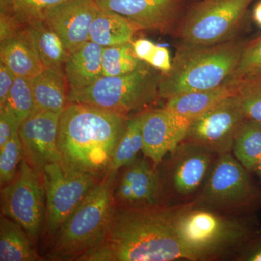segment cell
Segmentation results:
<instances>
[{
  "mask_svg": "<svg viewBox=\"0 0 261 261\" xmlns=\"http://www.w3.org/2000/svg\"><path fill=\"white\" fill-rule=\"evenodd\" d=\"M181 207H115L102 244L80 260H198L176 233Z\"/></svg>",
  "mask_w": 261,
  "mask_h": 261,
  "instance_id": "1",
  "label": "cell"
},
{
  "mask_svg": "<svg viewBox=\"0 0 261 261\" xmlns=\"http://www.w3.org/2000/svg\"><path fill=\"white\" fill-rule=\"evenodd\" d=\"M127 121L126 116L120 113L68 102L58 127L61 166L70 172L102 179L109 171Z\"/></svg>",
  "mask_w": 261,
  "mask_h": 261,
  "instance_id": "2",
  "label": "cell"
},
{
  "mask_svg": "<svg viewBox=\"0 0 261 261\" xmlns=\"http://www.w3.org/2000/svg\"><path fill=\"white\" fill-rule=\"evenodd\" d=\"M245 44L226 42L209 46L181 44L172 68L161 73L159 97L219 87L232 79Z\"/></svg>",
  "mask_w": 261,
  "mask_h": 261,
  "instance_id": "3",
  "label": "cell"
},
{
  "mask_svg": "<svg viewBox=\"0 0 261 261\" xmlns=\"http://www.w3.org/2000/svg\"><path fill=\"white\" fill-rule=\"evenodd\" d=\"M116 176L108 173L89 190L57 233L48 260H80L102 244L115 208Z\"/></svg>",
  "mask_w": 261,
  "mask_h": 261,
  "instance_id": "4",
  "label": "cell"
},
{
  "mask_svg": "<svg viewBox=\"0 0 261 261\" xmlns=\"http://www.w3.org/2000/svg\"><path fill=\"white\" fill-rule=\"evenodd\" d=\"M147 64L117 76H105L86 88L69 90L68 102L81 103L126 116L155 100L161 73Z\"/></svg>",
  "mask_w": 261,
  "mask_h": 261,
  "instance_id": "5",
  "label": "cell"
},
{
  "mask_svg": "<svg viewBox=\"0 0 261 261\" xmlns=\"http://www.w3.org/2000/svg\"><path fill=\"white\" fill-rule=\"evenodd\" d=\"M176 230L184 246L198 260H206L238 245L249 232L247 226L238 220L196 206L195 202L182 205L176 217Z\"/></svg>",
  "mask_w": 261,
  "mask_h": 261,
  "instance_id": "6",
  "label": "cell"
},
{
  "mask_svg": "<svg viewBox=\"0 0 261 261\" xmlns=\"http://www.w3.org/2000/svg\"><path fill=\"white\" fill-rule=\"evenodd\" d=\"M219 156L195 205L226 212L245 210L259 203L260 188L252 181L246 168L230 152Z\"/></svg>",
  "mask_w": 261,
  "mask_h": 261,
  "instance_id": "7",
  "label": "cell"
},
{
  "mask_svg": "<svg viewBox=\"0 0 261 261\" xmlns=\"http://www.w3.org/2000/svg\"><path fill=\"white\" fill-rule=\"evenodd\" d=\"M1 212L37 243L45 227V189L41 173L24 159L13 181L2 187Z\"/></svg>",
  "mask_w": 261,
  "mask_h": 261,
  "instance_id": "8",
  "label": "cell"
},
{
  "mask_svg": "<svg viewBox=\"0 0 261 261\" xmlns=\"http://www.w3.org/2000/svg\"><path fill=\"white\" fill-rule=\"evenodd\" d=\"M254 0H202L180 28L182 44L209 46L228 41Z\"/></svg>",
  "mask_w": 261,
  "mask_h": 261,
  "instance_id": "9",
  "label": "cell"
},
{
  "mask_svg": "<svg viewBox=\"0 0 261 261\" xmlns=\"http://www.w3.org/2000/svg\"><path fill=\"white\" fill-rule=\"evenodd\" d=\"M46 192L45 229L57 234L70 215L99 180L85 173L70 172L61 163H49L41 171Z\"/></svg>",
  "mask_w": 261,
  "mask_h": 261,
  "instance_id": "10",
  "label": "cell"
},
{
  "mask_svg": "<svg viewBox=\"0 0 261 261\" xmlns=\"http://www.w3.org/2000/svg\"><path fill=\"white\" fill-rule=\"evenodd\" d=\"M245 120L238 94L230 96L192 121L183 142L213 154L229 153Z\"/></svg>",
  "mask_w": 261,
  "mask_h": 261,
  "instance_id": "11",
  "label": "cell"
},
{
  "mask_svg": "<svg viewBox=\"0 0 261 261\" xmlns=\"http://www.w3.org/2000/svg\"><path fill=\"white\" fill-rule=\"evenodd\" d=\"M60 116L37 109L19 126L23 159L40 173L49 163H61L58 147Z\"/></svg>",
  "mask_w": 261,
  "mask_h": 261,
  "instance_id": "12",
  "label": "cell"
},
{
  "mask_svg": "<svg viewBox=\"0 0 261 261\" xmlns=\"http://www.w3.org/2000/svg\"><path fill=\"white\" fill-rule=\"evenodd\" d=\"M100 8L95 0H68L48 10L43 20L56 32L68 53L89 41V30Z\"/></svg>",
  "mask_w": 261,
  "mask_h": 261,
  "instance_id": "13",
  "label": "cell"
},
{
  "mask_svg": "<svg viewBox=\"0 0 261 261\" xmlns=\"http://www.w3.org/2000/svg\"><path fill=\"white\" fill-rule=\"evenodd\" d=\"M99 8L122 15L140 29L167 30L177 19L180 0H95Z\"/></svg>",
  "mask_w": 261,
  "mask_h": 261,
  "instance_id": "14",
  "label": "cell"
},
{
  "mask_svg": "<svg viewBox=\"0 0 261 261\" xmlns=\"http://www.w3.org/2000/svg\"><path fill=\"white\" fill-rule=\"evenodd\" d=\"M142 152L154 165L177 148L184 137L172 114L166 108L142 113Z\"/></svg>",
  "mask_w": 261,
  "mask_h": 261,
  "instance_id": "15",
  "label": "cell"
},
{
  "mask_svg": "<svg viewBox=\"0 0 261 261\" xmlns=\"http://www.w3.org/2000/svg\"><path fill=\"white\" fill-rule=\"evenodd\" d=\"M159 181L153 168L146 160H136L122 173L114 200L123 207L157 205Z\"/></svg>",
  "mask_w": 261,
  "mask_h": 261,
  "instance_id": "16",
  "label": "cell"
},
{
  "mask_svg": "<svg viewBox=\"0 0 261 261\" xmlns=\"http://www.w3.org/2000/svg\"><path fill=\"white\" fill-rule=\"evenodd\" d=\"M238 84L239 81L231 79L216 88L178 94L168 99L165 108L172 114L185 137L189 127L196 118L223 99L238 94Z\"/></svg>",
  "mask_w": 261,
  "mask_h": 261,
  "instance_id": "17",
  "label": "cell"
},
{
  "mask_svg": "<svg viewBox=\"0 0 261 261\" xmlns=\"http://www.w3.org/2000/svg\"><path fill=\"white\" fill-rule=\"evenodd\" d=\"M102 51L89 40L70 53L63 68L69 90L86 88L102 76Z\"/></svg>",
  "mask_w": 261,
  "mask_h": 261,
  "instance_id": "18",
  "label": "cell"
},
{
  "mask_svg": "<svg viewBox=\"0 0 261 261\" xmlns=\"http://www.w3.org/2000/svg\"><path fill=\"white\" fill-rule=\"evenodd\" d=\"M20 30L44 68H64L69 53L58 34L44 20L20 25Z\"/></svg>",
  "mask_w": 261,
  "mask_h": 261,
  "instance_id": "19",
  "label": "cell"
},
{
  "mask_svg": "<svg viewBox=\"0 0 261 261\" xmlns=\"http://www.w3.org/2000/svg\"><path fill=\"white\" fill-rule=\"evenodd\" d=\"M186 145L185 154L178 159L173 169V185L179 195H191L198 190L210 171L211 153L197 146Z\"/></svg>",
  "mask_w": 261,
  "mask_h": 261,
  "instance_id": "20",
  "label": "cell"
},
{
  "mask_svg": "<svg viewBox=\"0 0 261 261\" xmlns=\"http://www.w3.org/2000/svg\"><path fill=\"white\" fill-rule=\"evenodd\" d=\"M0 58L1 63L15 76L32 80L44 69L37 53L20 32V27L15 32L1 37Z\"/></svg>",
  "mask_w": 261,
  "mask_h": 261,
  "instance_id": "21",
  "label": "cell"
},
{
  "mask_svg": "<svg viewBox=\"0 0 261 261\" xmlns=\"http://www.w3.org/2000/svg\"><path fill=\"white\" fill-rule=\"evenodd\" d=\"M37 109L61 114L68 104L64 71L59 68H44L30 80Z\"/></svg>",
  "mask_w": 261,
  "mask_h": 261,
  "instance_id": "22",
  "label": "cell"
},
{
  "mask_svg": "<svg viewBox=\"0 0 261 261\" xmlns=\"http://www.w3.org/2000/svg\"><path fill=\"white\" fill-rule=\"evenodd\" d=\"M140 30L122 15L100 8L89 30V40L103 47L132 42L135 33Z\"/></svg>",
  "mask_w": 261,
  "mask_h": 261,
  "instance_id": "23",
  "label": "cell"
},
{
  "mask_svg": "<svg viewBox=\"0 0 261 261\" xmlns=\"http://www.w3.org/2000/svg\"><path fill=\"white\" fill-rule=\"evenodd\" d=\"M29 238L20 225L2 215L0 219V260H42Z\"/></svg>",
  "mask_w": 261,
  "mask_h": 261,
  "instance_id": "24",
  "label": "cell"
},
{
  "mask_svg": "<svg viewBox=\"0 0 261 261\" xmlns=\"http://www.w3.org/2000/svg\"><path fill=\"white\" fill-rule=\"evenodd\" d=\"M232 150L244 167L253 171L261 162V122L246 118L237 135Z\"/></svg>",
  "mask_w": 261,
  "mask_h": 261,
  "instance_id": "25",
  "label": "cell"
},
{
  "mask_svg": "<svg viewBox=\"0 0 261 261\" xmlns=\"http://www.w3.org/2000/svg\"><path fill=\"white\" fill-rule=\"evenodd\" d=\"M143 148L142 132V113L128 120L126 128L118 142L108 173L116 175L118 170L135 162Z\"/></svg>",
  "mask_w": 261,
  "mask_h": 261,
  "instance_id": "26",
  "label": "cell"
},
{
  "mask_svg": "<svg viewBox=\"0 0 261 261\" xmlns=\"http://www.w3.org/2000/svg\"><path fill=\"white\" fill-rule=\"evenodd\" d=\"M147 65L136 56L132 42L103 47L102 73L105 76L128 74Z\"/></svg>",
  "mask_w": 261,
  "mask_h": 261,
  "instance_id": "27",
  "label": "cell"
},
{
  "mask_svg": "<svg viewBox=\"0 0 261 261\" xmlns=\"http://www.w3.org/2000/svg\"><path fill=\"white\" fill-rule=\"evenodd\" d=\"M37 109L30 80L15 77L6 102L0 110L13 117L20 126Z\"/></svg>",
  "mask_w": 261,
  "mask_h": 261,
  "instance_id": "28",
  "label": "cell"
},
{
  "mask_svg": "<svg viewBox=\"0 0 261 261\" xmlns=\"http://www.w3.org/2000/svg\"><path fill=\"white\" fill-rule=\"evenodd\" d=\"M68 0H1V14L14 19L19 25L43 20L48 10Z\"/></svg>",
  "mask_w": 261,
  "mask_h": 261,
  "instance_id": "29",
  "label": "cell"
},
{
  "mask_svg": "<svg viewBox=\"0 0 261 261\" xmlns=\"http://www.w3.org/2000/svg\"><path fill=\"white\" fill-rule=\"evenodd\" d=\"M238 95L245 118L261 122V74L239 81Z\"/></svg>",
  "mask_w": 261,
  "mask_h": 261,
  "instance_id": "30",
  "label": "cell"
},
{
  "mask_svg": "<svg viewBox=\"0 0 261 261\" xmlns=\"http://www.w3.org/2000/svg\"><path fill=\"white\" fill-rule=\"evenodd\" d=\"M24 157L23 145L18 132L0 148V183L1 187L10 183L18 173L19 164Z\"/></svg>",
  "mask_w": 261,
  "mask_h": 261,
  "instance_id": "31",
  "label": "cell"
},
{
  "mask_svg": "<svg viewBox=\"0 0 261 261\" xmlns=\"http://www.w3.org/2000/svg\"><path fill=\"white\" fill-rule=\"evenodd\" d=\"M261 74V37L245 44L232 80L240 81Z\"/></svg>",
  "mask_w": 261,
  "mask_h": 261,
  "instance_id": "32",
  "label": "cell"
},
{
  "mask_svg": "<svg viewBox=\"0 0 261 261\" xmlns=\"http://www.w3.org/2000/svg\"><path fill=\"white\" fill-rule=\"evenodd\" d=\"M19 125L8 113L0 110V148L18 132Z\"/></svg>",
  "mask_w": 261,
  "mask_h": 261,
  "instance_id": "33",
  "label": "cell"
},
{
  "mask_svg": "<svg viewBox=\"0 0 261 261\" xmlns=\"http://www.w3.org/2000/svg\"><path fill=\"white\" fill-rule=\"evenodd\" d=\"M172 62L168 49L157 46L148 65L154 69L159 70L161 73H166L170 71L172 68Z\"/></svg>",
  "mask_w": 261,
  "mask_h": 261,
  "instance_id": "34",
  "label": "cell"
},
{
  "mask_svg": "<svg viewBox=\"0 0 261 261\" xmlns=\"http://www.w3.org/2000/svg\"><path fill=\"white\" fill-rule=\"evenodd\" d=\"M15 77L14 73L4 63H0V107L6 102Z\"/></svg>",
  "mask_w": 261,
  "mask_h": 261,
  "instance_id": "35",
  "label": "cell"
},
{
  "mask_svg": "<svg viewBox=\"0 0 261 261\" xmlns=\"http://www.w3.org/2000/svg\"><path fill=\"white\" fill-rule=\"evenodd\" d=\"M132 45L137 58L141 61L145 62L147 64L157 48L156 44L146 39H137L135 42H132Z\"/></svg>",
  "mask_w": 261,
  "mask_h": 261,
  "instance_id": "36",
  "label": "cell"
},
{
  "mask_svg": "<svg viewBox=\"0 0 261 261\" xmlns=\"http://www.w3.org/2000/svg\"><path fill=\"white\" fill-rule=\"evenodd\" d=\"M252 16H253L255 23L259 27H261V1L255 5V8L253 10V13H252Z\"/></svg>",
  "mask_w": 261,
  "mask_h": 261,
  "instance_id": "37",
  "label": "cell"
},
{
  "mask_svg": "<svg viewBox=\"0 0 261 261\" xmlns=\"http://www.w3.org/2000/svg\"><path fill=\"white\" fill-rule=\"evenodd\" d=\"M247 260L250 261H261V247L257 248L255 251L252 252L247 257Z\"/></svg>",
  "mask_w": 261,
  "mask_h": 261,
  "instance_id": "38",
  "label": "cell"
},
{
  "mask_svg": "<svg viewBox=\"0 0 261 261\" xmlns=\"http://www.w3.org/2000/svg\"><path fill=\"white\" fill-rule=\"evenodd\" d=\"M253 172L256 173L257 176H258L259 178L261 180V162L259 163L256 166V168L254 169Z\"/></svg>",
  "mask_w": 261,
  "mask_h": 261,
  "instance_id": "39",
  "label": "cell"
}]
</instances>
